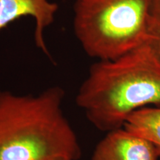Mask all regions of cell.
<instances>
[{"label": "cell", "mask_w": 160, "mask_h": 160, "mask_svg": "<svg viewBox=\"0 0 160 160\" xmlns=\"http://www.w3.org/2000/svg\"><path fill=\"white\" fill-rule=\"evenodd\" d=\"M76 102L94 127L122 128L132 113L160 106V60L147 42L111 60L94 63Z\"/></svg>", "instance_id": "6da1fadb"}, {"label": "cell", "mask_w": 160, "mask_h": 160, "mask_svg": "<svg viewBox=\"0 0 160 160\" xmlns=\"http://www.w3.org/2000/svg\"><path fill=\"white\" fill-rule=\"evenodd\" d=\"M59 87L38 95L0 89V160H79V140L62 108Z\"/></svg>", "instance_id": "7a4b0ae2"}, {"label": "cell", "mask_w": 160, "mask_h": 160, "mask_svg": "<svg viewBox=\"0 0 160 160\" xmlns=\"http://www.w3.org/2000/svg\"><path fill=\"white\" fill-rule=\"evenodd\" d=\"M151 0H77L73 30L89 57L111 60L145 43Z\"/></svg>", "instance_id": "3957f363"}, {"label": "cell", "mask_w": 160, "mask_h": 160, "mask_svg": "<svg viewBox=\"0 0 160 160\" xmlns=\"http://www.w3.org/2000/svg\"><path fill=\"white\" fill-rule=\"evenodd\" d=\"M159 156L153 144L122 128L107 132L91 160H158Z\"/></svg>", "instance_id": "277c9868"}, {"label": "cell", "mask_w": 160, "mask_h": 160, "mask_svg": "<svg viewBox=\"0 0 160 160\" xmlns=\"http://www.w3.org/2000/svg\"><path fill=\"white\" fill-rule=\"evenodd\" d=\"M57 11V4L49 0H0V31L21 17L34 18L36 45L49 55L44 31L53 22Z\"/></svg>", "instance_id": "5b68a950"}, {"label": "cell", "mask_w": 160, "mask_h": 160, "mask_svg": "<svg viewBox=\"0 0 160 160\" xmlns=\"http://www.w3.org/2000/svg\"><path fill=\"white\" fill-rule=\"evenodd\" d=\"M122 128L153 144L160 152V106H148L134 111Z\"/></svg>", "instance_id": "8992f818"}, {"label": "cell", "mask_w": 160, "mask_h": 160, "mask_svg": "<svg viewBox=\"0 0 160 160\" xmlns=\"http://www.w3.org/2000/svg\"><path fill=\"white\" fill-rule=\"evenodd\" d=\"M146 42L151 46L160 60V13L152 12Z\"/></svg>", "instance_id": "52a82bcc"}, {"label": "cell", "mask_w": 160, "mask_h": 160, "mask_svg": "<svg viewBox=\"0 0 160 160\" xmlns=\"http://www.w3.org/2000/svg\"><path fill=\"white\" fill-rule=\"evenodd\" d=\"M152 12L160 13V0H151Z\"/></svg>", "instance_id": "ba28073f"}, {"label": "cell", "mask_w": 160, "mask_h": 160, "mask_svg": "<svg viewBox=\"0 0 160 160\" xmlns=\"http://www.w3.org/2000/svg\"><path fill=\"white\" fill-rule=\"evenodd\" d=\"M53 160H68V159H53Z\"/></svg>", "instance_id": "9c48e42d"}]
</instances>
